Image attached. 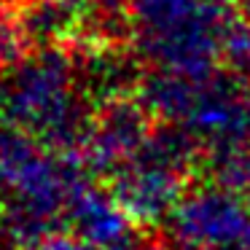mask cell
I'll list each match as a JSON object with an SVG mask.
<instances>
[{
    "label": "cell",
    "instance_id": "cell-1",
    "mask_svg": "<svg viewBox=\"0 0 250 250\" xmlns=\"http://www.w3.org/2000/svg\"><path fill=\"white\" fill-rule=\"evenodd\" d=\"M0 110L8 124L35 135L57 153H78L92 129V103L76 83V60L43 49L19 62L0 83Z\"/></svg>",
    "mask_w": 250,
    "mask_h": 250
},
{
    "label": "cell",
    "instance_id": "cell-2",
    "mask_svg": "<svg viewBox=\"0 0 250 250\" xmlns=\"http://www.w3.org/2000/svg\"><path fill=\"white\" fill-rule=\"evenodd\" d=\"M137 46L159 70L212 73L231 30L226 0H135Z\"/></svg>",
    "mask_w": 250,
    "mask_h": 250
},
{
    "label": "cell",
    "instance_id": "cell-3",
    "mask_svg": "<svg viewBox=\"0 0 250 250\" xmlns=\"http://www.w3.org/2000/svg\"><path fill=\"white\" fill-rule=\"evenodd\" d=\"M169 242L194 248H242L250 237V207L237 191L202 186L186 191L167 218Z\"/></svg>",
    "mask_w": 250,
    "mask_h": 250
},
{
    "label": "cell",
    "instance_id": "cell-4",
    "mask_svg": "<svg viewBox=\"0 0 250 250\" xmlns=\"http://www.w3.org/2000/svg\"><path fill=\"white\" fill-rule=\"evenodd\" d=\"M151 113L143 103L124 97L100 105L81 153L89 175L113 178L137 156L151 135Z\"/></svg>",
    "mask_w": 250,
    "mask_h": 250
},
{
    "label": "cell",
    "instance_id": "cell-5",
    "mask_svg": "<svg viewBox=\"0 0 250 250\" xmlns=\"http://www.w3.org/2000/svg\"><path fill=\"white\" fill-rule=\"evenodd\" d=\"M110 194L116 196L132 223L151 226L172 215L186 194V175L135 156L113 175Z\"/></svg>",
    "mask_w": 250,
    "mask_h": 250
},
{
    "label": "cell",
    "instance_id": "cell-6",
    "mask_svg": "<svg viewBox=\"0 0 250 250\" xmlns=\"http://www.w3.org/2000/svg\"><path fill=\"white\" fill-rule=\"evenodd\" d=\"M129 215L121 210L116 196L105 188L86 183L67 207V226L89 248L103 250L132 237Z\"/></svg>",
    "mask_w": 250,
    "mask_h": 250
},
{
    "label": "cell",
    "instance_id": "cell-7",
    "mask_svg": "<svg viewBox=\"0 0 250 250\" xmlns=\"http://www.w3.org/2000/svg\"><path fill=\"white\" fill-rule=\"evenodd\" d=\"M76 83L89 103L105 105L129 97V92L143 81L132 57L113 49H100L76 60Z\"/></svg>",
    "mask_w": 250,
    "mask_h": 250
},
{
    "label": "cell",
    "instance_id": "cell-8",
    "mask_svg": "<svg viewBox=\"0 0 250 250\" xmlns=\"http://www.w3.org/2000/svg\"><path fill=\"white\" fill-rule=\"evenodd\" d=\"M207 167L218 186L237 194L250 191V137L207 148Z\"/></svg>",
    "mask_w": 250,
    "mask_h": 250
},
{
    "label": "cell",
    "instance_id": "cell-9",
    "mask_svg": "<svg viewBox=\"0 0 250 250\" xmlns=\"http://www.w3.org/2000/svg\"><path fill=\"white\" fill-rule=\"evenodd\" d=\"M223 54L237 67V73H250V27L231 24L226 43H223Z\"/></svg>",
    "mask_w": 250,
    "mask_h": 250
},
{
    "label": "cell",
    "instance_id": "cell-10",
    "mask_svg": "<svg viewBox=\"0 0 250 250\" xmlns=\"http://www.w3.org/2000/svg\"><path fill=\"white\" fill-rule=\"evenodd\" d=\"M22 51V30L11 22L6 6L0 3V62H17Z\"/></svg>",
    "mask_w": 250,
    "mask_h": 250
},
{
    "label": "cell",
    "instance_id": "cell-11",
    "mask_svg": "<svg viewBox=\"0 0 250 250\" xmlns=\"http://www.w3.org/2000/svg\"><path fill=\"white\" fill-rule=\"evenodd\" d=\"M30 250H92L86 242H81V239L76 237V234H51V237L41 239L38 245H33Z\"/></svg>",
    "mask_w": 250,
    "mask_h": 250
},
{
    "label": "cell",
    "instance_id": "cell-12",
    "mask_svg": "<svg viewBox=\"0 0 250 250\" xmlns=\"http://www.w3.org/2000/svg\"><path fill=\"white\" fill-rule=\"evenodd\" d=\"M103 250H156L153 245L143 242V239H135V237H126L124 242L113 245V248H103Z\"/></svg>",
    "mask_w": 250,
    "mask_h": 250
},
{
    "label": "cell",
    "instance_id": "cell-13",
    "mask_svg": "<svg viewBox=\"0 0 250 250\" xmlns=\"http://www.w3.org/2000/svg\"><path fill=\"white\" fill-rule=\"evenodd\" d=\"M167 250H242V248H194V245H180V242H169Z\"/></svg>",
    "mask_w": 250,
    "mask_h": 250
},
{
    "label": "cell",
    "instance_id": "cell-14",
    "mask_svg": "<svg viewBox=\"0 0 250 250\" xmlns=\"http://www.w3.org/2000/svg\"><path fill=\"white\" fill-rule=\"evenodd\" d=\"M57 3H62V6H67V8H73V6H89L92 8L94 0H57Z\"/></svg>",
    "mask_w": 250,
    "mask_h": 250
},
{
    "label": "cell",
    "instance_id": "cell-15",
    "mask_svg": "<svg viewBox=\"0 0 250 250\" xmlns=\"http://www.w3.org/2000/svg\"><path fill=\"white\" fill-rule=\"evenodd\" d=\"M245 202H248V207H250V191H248V194H245Z\"/></svg>",
    "mask_w": 250,
    "mask_h": 250
},
{
    "label": "cell",
    "instance_id": "cell-16",
    "mask_svg": "<svg viewBox=\"0 0 250 250\" xmlns=\"http://www.w3.org/2000/svg\"><path fill=\"white\" fill-rule=\"evenodd\" d=\"M245 8H248V14H250V0H245Z\"/></svg>",
    "mask_w": 250,
    "mask_h": 250
},
{
    "label": "cell",
    "instance_id": "cell-17",
    "mask_svg": "<svg viewBox=\"0 0 250 250\" xmlns=\"http://www.w3.org/2000/svg\"><path fill=\"white\" fill-rule=\"evenodd\" d=\"M245 250H250V237H248V242H245Z\"/></svg>",
    "mask_w": 250,
    "mask_h": 250
},
{
    "label": "cell",
    "instance_id": "cell-18",
    "mask_svg": "<svg viewBox=\"0 0 250 250\" xmlns=\"http://www.w3.org/2000/svg\"><path fill=\"white\" fill-rule=\"evenodd\" d=\"M0 250H8V245H3V242H0Z\"/></svg>",
    "mask_w": 250,
    "mask_h": 250
}]
</instances>
